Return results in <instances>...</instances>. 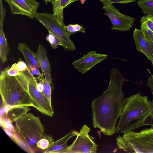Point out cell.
<instances>
[{"mask_svg": "<svg viewBox=\"0 0 153 153\" xmlns=\"http://www.w3.org/2000/svg\"><path fill=\"white\" fill-rule=\"evenodd\" d=\"M46 40L50 44L51 47L54 49L58 48V46L61 45L63 46L61 41L52 33L48 32V34L47 35Z\"/></svg>", "mask_w": 153, "mask_h": 153, "instance_id": "cell-26", "label": "cell"}, {"mask_svg": "<svg viewBox=\"0 0 153 153\" xmlns=\"http://www.w3.org/2000/svg\"><path fill=\"white\" fill-rule=\"evenodd\" d=\"M143 32L147 47L149 53L153 59V33L146 30H141Z\"/></svg>", "mask_w": 153, "mask_h": 153, "instance_id": "cell-22", "label": "cell"}, {"mask_svg": "<svg viewBox=\"0 0 153 153\" xmlns=\"http://www.w3.org/2000/svg\"><path fill=\"white\" fill-rule=\"evenodd\" d=\"M53 140L50 134H46L44 137L41 139L37 144L38 152H42L47 149L53 142Z\"/></svg>", "mask_w": 153, "mask_h": 153, "instance_id": "cell-21", "label": "cell"}, {"mask_svg": "<svg viewBox=\"0 0 153 153\" xmlns=\"http://www.w3.org/2000/svg\"><path fill=\"white\" fill-rule=\"evenodd\" d=\"M35 56L38 60L45 78L50 83L52 88L54 90L51 76V69L50 64L47 56L46 51L44 47L39 44Z\"/></svg>", "mask_w": 153, "mask_h": 153, "instance_id": "cell-13", "label": "cell"}, {"mask_svg": "<svg viewBox=\"0 0 153 153\" xmlns=\"http://www.w3.org/2000/svg\"><path fill=\"white\" fill-rule=\"evenodd\" d=\"M9 5L13 14L26 16L30 19L37 14L39 3L36 0H4Z\"/></svg>", "mask_w": 153, "mask_h": 153, "instance_id": "cell-10", "label": "cell"}, {"mask_svg": "<svg viewBox=\"0 0 153 153\" xmlns=\"http://www.w3.org/2000/svg\"><path fill=\"white\" fill-rule=\"evenodd\" d=\"M46 4H47L48 2H51V3L54 0H43Z\"/></svg>", "mask_w": 153, "mask_h": 153, "instance_id": "cell-34", "label": "cell"}, {"mask_svg": "<svg viewBox=\"0 0 153 153\" xmlns=\"http://www.w3.org/2000/svg\"><path fill=\"white\" fill-rule=\"evenodd\" d=\"M67 32L70 37L71 35H73L77 32L85 33V28L82 25L77 24H70L67 26H65Z\"/></svg>", "mask_w": 153, "mask_h": 153, "instance_id": "cell-25", "label": "cell"}, {"mask_svg": "<svg viewBox=\"0 0 153 153\" xmlns=\"http://www.w3.org/2000/svg\"><path fill=\"white\" fill-rule=\"evenodd\" d=\"M39 81H41L43 85V93L48 100L49 103L51 104V91L52 87L50 83L47 80L44 78L43 76L42 77L38 76Z\"/></svg>", "mask_w": 153, "mask_h": 153, "instance_id": "cell-24", "label": "cell"}, {"mask_svg": "<svg viewBox=\"0 0 153 153\" xmlns=\"http://www.w3.org/2000/svg\"><path fill=\"white\" fill-rule=\"evenodd\" d=\"M62 0H54L51 3L53 14L61 24H64L63 10L62 8Z\"/></svg>", "mask_w": 153, "mask_h": 153, "instance_id": "cell-20", "label": "cell"}, {"mask_svg": "<svg viewBox=\"0 0 153 153\" xmlns=\"http://www.w3.org/2000/svg\"><path fill=\"white\" fill-rule=\"evenodd\" d=\"M147 85L150 88L152 95V100L151 108L146 114L140 118L132 122L123 129V131L126 132L146 126L153 127V74L148 79Z\"/></svg>", "mask_w": 153, "mask_h": 153, "instance_id": "cell-12", "label": "cell"}, {"mask_svg": "<svg viewBox=\"0 0 153 153\" xmlns=\"http://www.w3.org/2000/svg\"><path fill=\"white\" fill-rule=\"evenodd\" d=\"M14 122L15 132L21 140L33 151L38 152L37 143L46 135L39 117L27 113Z\"/></svg>", "mask_w": 153, "mask_h": 153, "instance_id": "cell-3", "label": "cell"}, {"mask_svg": "<svg viewBox=\"0 0 153 153\" xmlns=\"http://www.w3.org/2000/svg\"><path fill=\"white\" fill-rule=\"evenodd\" d=\"M137 4L145 15H153V0H138Z\"/></svg>", "mask_w": 153, "mask_h": 153, "instance_id": "cell-19", "label": "cell"}, {"mask_svg": "<svg viewBox=\"0 0 153 153\" xmlns=\"http://www.w3.org/2000/svg\"><path fill=\"white\" fill-rule=\"evenodd\" d=\"M81 2V3L82 4H83L85 1V0H79Z\"/></svg>", "mask_w": 153, "mask_h": 153, "instance_id": "cell-35", "label": "cell"}, {"mask_svg": "<svg viewBox=\"0 0 153 153\" xmlns=\"http://www.w3.org/2000/svg\"><path fill=\"white\" fill-rule=\"evenodd\" d=\"M127 81L117 69L113 68L110 71L107 89L92 101V126L100 129L105 135L110 136L115 133L117 120L125 103L122 87Z\"/></svg>", "mask_w": 153, "mask_h": 153, "instance_id": "cell-1", "label": "cell"}, {"mask_svg": "<svg viewBox=\"0 0 153 153\" xmlns=\"http://www.w3.org/2000/svg\"><path fill=\"white\" fill-rule=\"evenodd\" d=\"M23 73L25 75L23 82L32 99L33 107L43 114L52 117L54 111L52 105L50 104L43 93L37 88L38 77H35L29 70Z\"/></svg>", "mask_w": 153, "mask_h": 153, "instance_id": "cell-7", "label": "cell"}, {"mask_svg": "<svg viewBox=\"0 0 153 153\" xmlns=\"http://www.w3.org/2000/svg\"><path fill=\"white\" fill-rule=\"evenodd\" d=\"M90 128L83 125L76 137L68 147V153H96L97 145L89 135Z\"/></svg>", "mask_w": 153, "mask_h": 153, "instance_id": "cell-8", "label": "cell"}, {"mask_svg": "<svg viewBox=\"0 0 153 153\" xmlns=\"http://www.w3.org/2000/svg\"><path fill=\"white\" fill-rule=\"evenodd\" d=\"M25 59L29 71L32 75H36L41 77L43 76V74L40 73L39 70L33 66L27 58H25Z\"/></svg>", "mask_w": 153, "mask_h": 153, "instance_id": "cell-27", "label": "cell"}, {"mask_svg": "<svg viewBox=\"0 0 153 153\" xmlns=\"http://www.w3.org/2000/svg\"><path fill=\"white\" fill-rule=\"evenodd\" d=\"M152 102L148 96H143L140 92L126 98L115 133L117 134L131 123L147 113L151 108Z\"/></svg>", "mask_w": 153, "mask_h": 153, "instance_id": "cell-5", "label": "cell"}, {"mask_svg": "<svg viewBox=\"0 0 153 153\" xmlns=\"http://www.w3.org/2000/svg\"><path fill=\"white\" fill-rule=\"evenodd\" d=\"M10 49L3 28V22H0V59L4 63L7 60Z\"/></svg>", "mask_w": 153, "mask_h": 153, "instance_id": "cell-18", "label": "cell"}, {"mask_svg": "<svg viewBox=\"0 0 153 153\" xmlns=\"http://www.w3.org/2000/svg\"><path fill=\"white\" fill-rule=\"evenodd\" d=\"M79 0H62V9H63L70 4Z\"/></svg>", "mask_w": 153, "mask_h": 153, "instance_id": "cell-32", "label": "cell"}, {"mask_svg": "<svg viewBox=\"0 0 153 153\" xmlns=\"http://www.w3.org/2000/svg\"><path fill=\"white\" fill-rule=\"evenodd\" d=\"M16 66L20 72L25 71L28 69L27 64L22 60H19L16 63Z\"/></svg>", "mask_w": 153, "mask_h": 153, "instance_id": "cell-30", "label": "cell"}, {"mask_svg": "<svg viewBox=\"0 0 153 153\" xmlns=\"http://www.w3.org/2000/svg\"><path fill=\"white\" fill-rule=\"evenodd\" d=\"M105 14L109 18L113 26L111 29L125 31L130 30L135 19L120 13L112 4L104 5Z\"/></svg>", "mask_w": 153, "mask_h": 153, "instance_id": "cell-9", "label": "cell"}, {"mask_svg": "<svg viewBox=\"0 0 153 153\" xmlns=\"http://www.w3.org/2000/svg\"><path fill=\"white\" fill-rule=\"evenodd\" d=\"M136 49L144 54L153 65V59L148 49L143 33L140 29L135 28L133 33Z\"/></svg>", "mask_w": 153, "mask_h": 153, "instance_id": "cell-15", "label": "cell"}, {"mask_svg": "<svg viewBox=\"0 0 153 153\" xmlns=\"http://www.w3.org/2000/svg\"><path fill=\"white\" fill-rule=\"evenodd\" d=\"M79 132L73 130L67 133L61 138L54 141L43 153H67L68 141L72 137L76 136Z\"/></svg>", "mask_w": 153, "mask_h": 153, "instance_id": "cell-14", "label": "cell"}, {"mask_svg": "<svg viewBox=\"0 0 153 153\" xmlns=\"http://www.w3.org/2000/svg\"><path fill=\"white\" fill-rule=\"evenodd\" d=\"M18 49L22 53L24 58H27L33 66L39 70L40 67L35 53L33 52L26 44L19 42L18 44Z\"/></svg>", "mask_w": 153, "mask_h": 153, "instance_id": "cell-17", "label": "cell"}, {"mask_svg": "<svg viewBox=\"0 0 153 153\" xmlns=\"http://www.w3.org/2000/svg\"><path fill=\"white\" fill-rule=\"evenodd\" d=\"M30 110L29 106H21L11 107L5 112L6 117L11 123L15 121L25 114Z\"/></svg>", "mask_w": 153, "mask_h": 153, "instance_id": "cell-16", "label": "cell"}, {"mask_svg": "<svg viewBox=\"0 0 153 153\" xmlns=\"http://www.w3.org/2000/svg\"><path fill=\"white\" fill-rule=\"evenodd\" d=\"M0 22H3L6 15V10L4 8L2 0H0Z\"/></svg>", "mask_w": 153, "mask_h": 153, "instance_id": "cell-31", "label": "cell"}, {"mask_svg": "<svg viewBox=\"0 0 153 153\" xmlns=\"http://www.w3.org/2000/svg\"><path fill=\"white\" fill-rule=\"evenodd\" d=\"M116 144L119 149L127 153H153V127L120 135L116 138Z\"/></svg>", "mask_w": 153, "mask_h": 153, "instance_id": "cell-4", "label": "cell"}, {"mask_svg": "<svg viewBox=\"0 0 153 153\" xmlns=\"http://www.w3.org/2000/svg\"><path fill=\"white\" fill-rule=\"evenodd\" d=\"M8 66L1 71L0 75V93L4 107L6 111L16 106L33 107L32 99L23 84L21 73L16 76L8 75Z\"/></svg>", "mask_w": 153, "mask_h": 153, "instance_id": "cell-2", "label": "cell"}, {"mask_svg": "<svg viewBox=\"0 0 153 153\" xmlns=\"http://www.w3.org/2000/svg\"><path fill=\"white\" fill-rule=\"evenodd\" d=\"M7 74L11 76H16L20 75L21 73L18 70L16 66V63H14L11 67L9 68L7 71Z\"/></svg>", "mask_w": 153, "mask_h": 153, "instance_id": "cell-29", "label": "cell"}, {"mask_svg": "<svg viewBox=\"0 0 153 153\" xmlns=\"http://www.w3.org/2000/svg\"><path fill=\"white\" fill-rule=\"evenodd\" d=\"M35 18L61 42L63 47L67 50L73 51L76 47L68 36L65 24H61L53 13H37Z\"/></svg>", "mask_w": 153, "mask_h": 153, "instance_id": "cell-6", "label": "cell"}, {"mask_svg": "<svg viewBox=\"0 0 153 153\" xmlns=\"http://www.w3.org/2000/svg\"><path fill=\"white\" fill-rule=\"evenodd\" d=\"M140 22L141 23V30H148L153 33V15L143 16Z\"/></svg>", "mask_w": 153, "mask_h": 153, "instance_id": "cell-23", "label": "cell"}, {"mask_svg": "<svg viewBox=\"0 0 153 153\" xmlns=\"http://www.w3.org/2000/svg\"><path fill=\"white\" fill-rule=\"evenodd\" d=\"M107 58L106 54H99L95 51H91L73 62L72 64L79 73L83 74Z\"/></svg>", "mask_w": 153, "mask_h": 153, "instance_id": "cell-11", "label": "cell"}, {"mask_svg": "<svg viewBox=\"0 0 153 153\" xmlns=\"http://www.w3.org/2000/svg\"><path fill=\"white\" fill-rule=\"evenodd\" d=\"M36 86L38 90L41 92L43 93V85L42 82L39 81L36 84Z\"/></svg>", "mask_w": 153, "mask_h": 153, "instance_id": "cell-33", "label": "cell"}, {"mask_svg": "<svg viewBox=\"0 0 153 153\" xmlns=\"http://www.w3.org/2000/svg\"><path fill=\"white\" fill-rule=\"evenodd\" d=\"M104 5L112 4L114 3H122L123 4L134 2L137 0H99Z\"/></svg>", "mask_w": 153, "mask_h": 153, "instance_id": "cell-28", "label": "cell"}]
</instances>
